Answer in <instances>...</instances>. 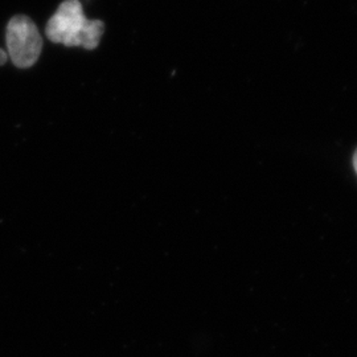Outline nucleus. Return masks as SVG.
<instances>
[{
    "label": "nucleus",
    "instance_id": "nucleus-4",
    "mask_svg": "<svg viewBox=\"0 0 357 357\" xmlns=\"http://www.w3.org/2000/svg\"><path fill=\"white\" fill-rule=\"evenodd\" d=\"M354 166H355V169H356L357 172V150L356 153H355V156H354Z\"/></svg>",
    "mask_w": 357,
    "mask_h": 357
},
{
    "label": "nucleus",
    "instance_id": "nucleus-3",
    "mask_svg": "<svg viewBox=\"0 0 357 357\" xmlns=\"http://www.w3.org/2000/svg\"><path fill=\"white\" fill-rule=\"evenodd\" d=\"M7 63V53L0 50V65H4Z\"/></svg>",
    "mask_w": 357,
    "mask_h": 357
},
{
    "label": "nucleus",
    "instance_id": "nucleus-2",
    "mask_svg": "<svg viewBox=\"0 0 357 357\" xmlns=\"http://www.w3.org/2000/svg\"><path fill=\"white\" fill-rule=\"evenodd\" d=\"M7 48L13 64L26 69L35 64L43 50L38 26L24 15L13 16L7 26Z\"/></svg>",
    "mask_w": 357,
    "mask_h": 357
},
{
    "label": "nucleus",
    "instance_id": "nucleus-1",
    "mask_svg": "<svg viewBox=\"0 0 357 357\" xmlns=\"http://www.w3.org/2000/svg\"><path fill=\"white\" fill-rule=\"evenodd\" d=\"M47 36L56 44L96 50L105 32L101 20L86 19L78 0H65L47 24Z\"/></svg>",
    "mask_w": 357,
    "mask_h": 357
}]
</instances>
